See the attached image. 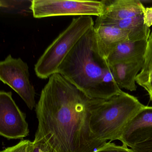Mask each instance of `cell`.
<instances>
[{
    "label": "cell",
    "mask_w": 152,
    "mask_h": 152,
    "mask_svg": "<svg viewBox=\"0 0 152 152\" xmlns=\"http://www.w3.org/2000/svg\"><path fill=\"white\" fill-rule=\"evenodd\" d=\"M152 139V107L144 106L131 119L124 128L119 140L132 148Z\"/></svg>",
    "instance_id": "cell-8"
},
{
    "label": "cell",
    "mask_w": 152,
    "mask_h": 152,
    "mask_svg": "<svg viewBox=\"0 0 152 152\" xmlns=\"http://www.w3.org/2000/svg\"><path fill=\"white\" fill-rule=\"evenodd\" d=\"M142 87L147 91L150 99L152 101V78L147 83L145 84Z\"/></svg>",
    "instance_id": "cell-19"
},
{
    "label": "cell",
    "mask_w": 152,
    "mask_h": 152,
    "mask_svg": "<svg viewBox=\"0 0 152 152\" xmlns=\"http://www.w3.org/2000/svg\"><path fill=\"white\" fill-rule=\"evenodd\" d=\"M144 106L123 91L106 99H93L90 121L91 132L102 141L119 140L127 124Z\"/></svg>",
    "instance_id": "cell-3"
},
{
    "label": "cell",
    "mask_w": 152,
    "mask_h": 152,
    "mask_svg": "<svg viewBox=\"0 0 152 152\" xmlns=\"http://www.w3.org/2000/svg\"><path fill=\"white\" fill-rule=\"evenodd\" d=\"M31 141L23 140L13 146L7 148L1 152H26Z\"/></svg>",
    "instance_id": "cell-16"
},
{
    "label": "cell",
    "mask_w": 152,
    "mask_h": 152,
    "mask_svg": "<svg viewBox=\"0 0 152 152\" xmlns=\"http://www.w3.org/2000/svg\"><path fill=\"white\" fill-rule=\"evenodd\" d=\"M56 152L55 151L53 150V149L50 148L48 146V148H47V150H46V152Z\"/></svg>",
    "instance_id": "cell-20"
},
{
    "label": "cell",
    "mask_w": 152,
    "mask_h": 152,
    "mask_svg": "<svg viewBox=\"0 0 152 152\" xmlns=\"http://www.w3.org/2000/svg\"><path fill=\"white\" fill-rule=\"evenodd\" d=\"M0 80L20 96L30 110L35 107V89L30 81L29 66L22 58L9 55L0 62Z\"/></svg>",
    "instance_id": "cell-6"
},
{
    "label": "cell",
    "mask_w": 152,
    "mask_h": 152,
    "mask_svg": "<svg viewBox=\"0 0 152 152\" xmlns=\"http://www.w3.org/2000/svg\"><path fill=\"white\" fill-rule=\"evenodd\" d=\"M131 149L133 152H152V139L136 145Z\"/></svg>",
    "instance_id": "cell-17"
},
{
    "label": "cell",
    "mask_w": 152,
    "mask_h": 152,
    "mask_svg": "<svg viewBox=\"0 0 152 152\" xmlns=\"http://www.w3.org/2000/svg\"><path fill=\"white\" fill-rule=\"evenodd\" d=\"M144 62V56H142L108 66L118 86L132 91L137 90L136 78L142 70Z\"/></svg>",
    "instance_id": "cell-10"
},
{
    "label": "cell",
    "mask_w": 152,
    "mask_h": 152,
    "mask_svg": "<svg viewBox=\"0 0 152 152\" xmlns=\"http://www.w3.org/2000/svg\"><path fill=\"white\" fill-rule=\"evenodd\" d=\"M95 24L110 26L121 29L127 34L130 41H147L150 34V29L144 23L143 15L119 21H101L96 19Z\"/></svg>",
    "instance_id": "cell-12"
},
{
    "label": "cell",
    "mask_w": 152,
    "mask_h": 152,
    "mask_svg": "<svg viewBox=\"0 0 152 152\" xmlns=\"http://www.w3.org/2000/svg\"><path fill=\"white\" fill-rule=\"evenodd\" d=\"M105 1L72 0H32L30 9L36 18L61 16L99 17Z\"/></svg>",
    "instance_id": "cell-5"
},
{
    "label": "cell",
    "mask_w": 152,
    "mask_h": 152,
    "mask_svg": "<svg viewBox=\"0 0 152 152\" xmlns=\"http://www.w3.org/2000/svg\"><path fill=\"white\" fill-rule=\"evenodd\" d=\"M143 15L145 24L149 28L152 26V7L145 8Z\"/></svg>",
    "instance_id": "cell-18"
},
{
    "label": "cell",
    "mask_w": 152,
    "mask_h": 152,
    "mask_svg": "<svg viewBox=\"0 0 152 152\" xmlns=\"http://www.w3.org/2000/svg\"><path fill=\"white\" fill-rule=\"evenodd\" d=\"M144 59L143 68L136 79V82L142 87L152 78V32L147 42Z\"/></svg>",
    "instance_id": "cell-14"
},
{
    "label": "cell",
    "mask_w": 152,
    "mask_h": 152,
    "mask_svg": "<svg viewBox=\"0 0 152 152\" xmlns=\"http://www.w3.org/2000/svg\"><path fill=\"white\" fill-rule=\"evenodd\" d=\"M93 27L77 42L60 65L58 74L92 99H106L122 92L108 64L95 48Z\"/></svg>",
    "instance_id": "cell-2"
},
{
    "label": "cell",
    "mask_w": 152,
    "mask_h": 152,
    "mask_svg": "<svg viewBox=\"0 0 152 152\" xmlns=\"http://www.w3.org/2000/svg\"><path fill=\"white\" fill-rule=\"evenodd\" d=\"M145 7L140 1L117 0L106 3L104 13L98 17L101 21H119L143 15Z\"/></svg>",
    "instance_id": "cell-11"
},
{
    "label": "cell",
    "mask_w": 152,
    "mask_h": 152,
    "mask_svg": "<svg viewBox=\"0 0 152 152\" xmlns=\"http://www.w3.org/2000/svg\"><path fill=\"white\" fill-rule=\"evenodd\" d=\"M93 31L97 52L105 60L119 44L129 41L124 31L113 26L94 24Z\"/></svg>",
    "instance_id": "cell-9"
},
{
    "label": "cell",
    "mask_w": 152,
    "mask_h": 152,
    "mask_svg": "<svg viewBox=\"0 0 152 152\" xmlns=\"http://www.w3.org/2000/svg\"><path fill=\"white\" fill-rule=\"evenodd\" d=\"M146 41H127L119 44L107 58L108 64L144 56L147 47Z\"/></svg>",
    "instance_id": "cell-13"
},
{
    "label": "cell",
    "mask_w": 152,
    "mask_h": 152,
    "mask_svg": "<svg viewBox=\"0 0 152 152\" xmlns=\"http://www.w3.org/2000/svg\"><path fill=\"white\" fill-rule=\"evenodd\" d=\"M26 115L13 99L12 92H0V134L8 140L20 139L29 134Z\"/></svg>",
    "instance_id": "cell-7"
},
{
    "label": "cell",
    "mask_w": 152,
    "mask_h": 152,
    "mask_svg": "<svg viewBox=\"0 0 152 152\" xmlns=\"http://www.w3.org/2000/svg\"><path fill=\"white\" fill-rule=\"evenodd\" d=\"M94 152H133L131 148L124 145H117L114 143H107Z\"/></svg>",
    "instance_id": "cell-15"
},
{
    "label": "cell",
    "mask_w": 152,
    "mask_h": 152,
    "mask_svg": "<svg viewBox=\"0 0 152 152\" xmlns=\"http://www.w3.org/2000/svg\"><path fill=\"white\" fill-rule=\"evenodd\" d=\"M93 100L59 74L51 75L35 107L34 140L56 152H94L105 145L91 129Z\"/></svg>",
    "instance_id": "cell-1"
},
{
    "label": "cell",
    "mask_w": 152,
    "mask_h": 152,
    "mask_svg": "<svg viewBox=\"0 0 152 152\" xmlns=\"http://www.w3.org/2000/svg\"><path fill=\"white\" fill-rule=\"evenodd\" d=\"M94 24L91 16L73 18L68 27L53 41L38 59L34 66L37 76L41 79H46L58 73L63 61Z\"/></svg>",
    "instance_id": "cell-4"
}]
</instances>
